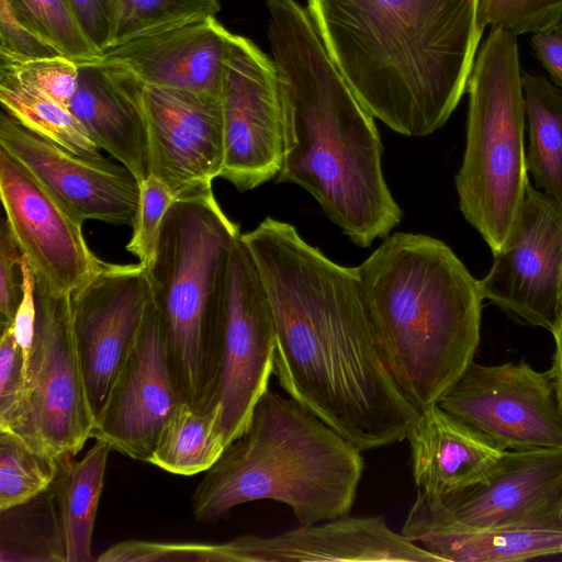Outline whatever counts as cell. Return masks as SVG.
Segmentation results:
<instances>
[{
	"instance_id": "603a6c76",
	"label": "cell",
	"mask_w": 562,
	"mask_h": 562,
	"mask_svg": "<svg viewBox=\"0 0 562 562\" xmlns=\"http://www.w3.org/2000/svg\"><path fill=\"white\" fill-rule=\"evenodd\" d=\"M412 541L442 562H514L562 553V527L527 525L429 530L416 535Z\"/></svg>"
},
{
	"instance_id": "d4e9b609",
	"label": "cell",
	"mask_w": 562,
	"mask_h": 562,
	"mask_svg": "<svg viewBox=\"0 0 562 562\" xmlns=\"http://www.w3.org/2000/svg\"><path fill=\"white\" fill-rule=\"evenodd\" d=\"M529 145L527 171L537 189L562 199V89L546 77L521 74Z\"/></svg>"
},
{
	"instance_id": "d6a6232c",
	"label": "cell",
	"mask_w": 562,
	"mask_h": 562,
	"mask_svg": "<svg viewBox=\"0 0 562 562\" xmlns=\"http://www.w3.org/2000/svg\"><path fill=\"white\" fill-rule=\"evenodd\" d=\"M61 55L40 31L20 0H0V58Z\"/></svg>"
},
{
	"instance_id": "44dd1931",
	"label": "cell",
	"mask_w": 562,
	"mask_h": 562,
	"mask_svg": "<svg viewBox=\"0 0 562 562\" xmlns=\"http://www.w3.org/2000/svg\"><path fill=\"white\" fill-rule=\"evenodd\" d=\"M78 66V87L68 109L100 149L142 182L150 176L146 85L124 68L94 59Z\"/></svg>"
},
{
	"instance_id": "74e56055",
	"label": "cell",
	"mask_w": 562,
	"mask_h": 562,
	"mask_svg": "<svg viewBox=\"0 0 562 562\" xmlns=\"http://www.w3.org/2000/svg\"><path fill=\"white\" fill-rule=\"evenodd\" d=\"M23 295L12 322L13 334L26 361L33 345L36 322L35 278L23 256Z\"/></svg>"
},
{
	"instance_id": "277c9868",
	"label": "cell",
	"mask_w": 562,
	"mask_h": 562,
	"mask_svg": "<svg viewBox=\"0 0 562 562\" xmlns=\"http://www.w3.org/2000/svg\"><path fill=\"white\" fill-rule=\"evenodd\" d=\"M357 268L382 359L418 411L437 404L474 361L483 295L442 240L395 233Z\"/></svg>"
},
{
	"instance_id": "ffe728a7",
	"label": "cell",
	"mask_w": 562,
	"mask_h": 562,
	"mask_svg": "<svg viewBox=\"0 0 562 562\" xmlns=\"http://www.w3.org/2000/svg\"><path fill=\"white\" fill-rule=\"evenodd\" d=\"M231 36L211 16L128 40L93 59L124 68L146 86L221 97Z\"/></svg>"
},
{
	"instance_id": "ab89813d",
	"label": "cell",
	"mask_w": 562,
	"mask_h": 562,
	"mask_svg": "<svg viewBox=\"0 0 562 562\" xmlns=\"http://www.w3.org/2000/svg\"><path fill=\"white\" fill-rule=\"evenodd\" d=\"M551 334L554 338L555 348L552 366L549 371L553 380L557 398L562 412V310L553 328L551 329Z\"/></svg>"
},
{
	"instance_id": "7402d4cb",
	"label": "cell",
	"mask_w": 562,
	"mask_h": 562,
	"mask_svg": "<svg viewBox=\"0 0 562 562\" xmlns=\"http://www.w3.org/2000/svg\"><path fill=\"white\" fill-rule=\"evenodd\" d=\"M406 439L418 492L435 501L481 483L504 453L438 404L419 413Z\"/></svg>"
},
{
	"instance_id": "9a60e30c",
	"label": "cell",
	"mask_w": 562,
	"mask_h": 562,
	"mask_svg": "<svg viewBox=\"0 0 562 562\" xmlns=\"http://www.w3.org/2000/svg\"><path fill=\"white\" fill-rule=\"evenodd\" d=\"M0 196L5 218L35 282L71 294L102 266L77 220L11 154L0 147Z\"/></svg>"
},
{
	"instance_id": "83f0119b",
	"label": "cell",
	"mask_w": 562,
	"mask_h": 562,
	"mask_svg": "<svg viewBox=\"0 0 562 562\" xmlns=\"http://www.w3.org/2000/svg\"><path fill=\"white\" fill-rule=\"evenodd\" d=\"M61 464L0 430V512L24 504L50 487Z\"/></svg>"
},
{
	"instance_id": "7a4b0ae2",
	"label": "cell",
	"mask_w": 562,
	"mask_h": 562,
	"mask_svg": "<svg viewBox=\"0 0 562 562\" xmlns=\"http://www.w3.org/2000/svg\"><path fill=\"white\" fill-rule=\"evenodd\" d=\"M268 40L283 122L279 182L306 190L359 247L401 223L403 212L382 170L373 116L335 65L307 11L268 0Z\"/></svg>"
},
{
	"instance_id": "5bb4252c",
	"label": "cell",
	"mask_w": 562,
	"mask_h": 562,
	"mask_svg": "<svg viewBox=\"0 0 562 562\" xmlns=\"http://www.w3.org/2000/svg\"><path fill=\"white\" fill-rule=\"evenodd\" d=\"M70 297L74 338L95 424L150 302L146 268L103 262Z\"/></svg>"
},
{
	"instance_id": "484cf974",
	"label": "cell",
	"mask_w": 562,
	"mask_h": 562,
	"mask_svg": "<svg viewBox=\"0 0 562 562\" xmlns=\"http://www.w3.org/2000/svg\"><path fill=\"white\" fill-rule=\"evenodd\" d=\"M225 448L220 406L198 411L181 402L165 424L148 462L190 476L209 470Z\"/></svg>"
},
{
	"instance_id": "1f68e13d",
	"label": "cell",
	"mask_w": 562,
	"mask_h": 562,
	"mask_svg": "<svg viewBox=\"0 0 562 562\" xmlns=\"http://www.w3.org/2000/svg\"><path fill=\"white\" fill-rule=\"evenodd\" d=\"M477 21L483 32L491 25L533 34L562 21V0H480Z\"/></svg>"
},
{
	"instance_id": "6da1fadb",
	"label": "cell",
	"mask_w": 562,
	"mask_h": 562,
	"mask_svg": "<svg viewBox=\"0 0 562 562\" xmlns=\"http://www.w3.org/2000/svg\"><path fill=\"white\" fill-rule=\"evenodd\" d=\"M241 239L271 306L281 389L361 451L406 439L419 413L382 359L357 268L272 217Z\"/></svg>"
},
{
	"instance_id": "ba28073f",
	"label": "cell",
	"mask_w": 562,
	"mask_h": 562,
	"mask_svg": "<svg viewBox=\"0 0 562 562\" xmlns=\"http://www.w3.org/2000/svg\"><path fill=\"white\" fill-rule=\"evenodd\" d=\"M70 295L52 293L35 282L36 322L26 361V396L11 430L60 464L72 460L94 428L74 338Z\"/></svg>"
},
{
	"instance_id": "f35d334b",
	"label": "cell",
	"mask_w": 562,
	"mask_h": 562,
	"mask_svg": "<svg viewBox=\"0 0 562 562\" xmlns=\"http://www.w3.org/2000/svg\"><path fill=\"white\" fill-rule=\"evenodd\" d=\"M535 55L562 89V21L531 36Z\"/></svg>"
},
{
	"instance_id": "cb8c5ba5",
	"label": "cell",
	"mask_w": 562,
	"mask_h": 562,
	"mask_svg": "<svg viewBox=\"0 0 562 562\" xmlns=\"http://www.w3.org/2000/svg\"><path fill=\"white\" fill-rule=\"evenodd\" d=\"M111 447L101 440L79 460L61 464L50 490L65 547V562L92 561L93 528Z\"/></svg>"
},
{
	"instance_id": "8992f818",
	"label": "cell",
	"mask_w": 562,
	"mask_h": 562,
	"mask_svg": "<svg viewBox=\"0 0 562 562\" xmlns=\"http://www.w3.org/2000/svg\"><path fill=\"white\" fill-rule=\"evenodd\" d=\"M240 235L212 190L176 199L145 267L177 387L198 411L210 406L217 387L229 261Z\"/></svg>"
},
{
	"instance_id": "e0dca14e",
	"label": "cell",
	"mask_w": 562,
	"mask_h": 562,
	"mask_svg": "<svg viewBox=\"0 0 562 562\" xmlns=\"http://www.w3.org/2000/svg\"><path fill=\"white\" fill-rule=\"evenodd\" d=\"M150 176L175 199L212 190L224 160L221 97L145 86Z\"/></svg>"
},
{
	"instance_id": "5b68a950",
	"label": "cell",
	"mask_w": 562,
	"mask_h": 562,
	"mask_svg": "<svg viewBox=\"0 0 562 562\" xmlns=\"http://www.w3.org/2000/svg\"><path fill=\"white\" fill-rule=\"evenodd\" d=\"M364 470L361 450L293 398L267 390L245 432L205 471L194 517L215 521L254 501L286 505L300 525L348 516Z\"/></svg>"
},
{
	"instance_id": "4316f807",
	"label": "cell",
	"mask_w": 562,
	"mask_h": 562,
	"mask_svg": "<svg viewBox=\"0 0 562 562\" xmlns=\"http://www.w3.org/2000/svg\"><path fill=\"white\" fill-rule=\"evenodd\" d=\"M0 101L8 114L32 131L75 154L102 157L100 147L67 106L4 72H0Z\"/></svg>"
},
{
	"instance_id": "f1b7e54d",
	"label": "cell",
	"mask_w": 562,
	"mask_h": 562,
	"mask_svg": "<svg viewBox=\"0 0 562 562\" xmlns=\"http://www.w3.org/2000/svg\"><path fill=\"white\" fill-rule=\"evenodd\" d=\"M220 10L218 0H119L112 46L215 16Z\"/></svg>"
},
{
	"instance_id": "8fae6325",
	"label": "cell",
	"mask_w": 562,
	"mask_h": 562,
	"mask_svg": "<svg viewBox=\"0 0 562 562\" xmlns=\"http://www.w3.org/2000/svg\"><path fill=\"white\" fill-rule=\"evenodd\" d=\"M224 160L220 177L239 191L278 176L283 122L277 70L254 42L232 33L221 92Z\"/></svg>"
},
{
	"instance_id": "d590c367",
	"label": "cell",
	"mask_w": 562,
	"mask_h": 562,
	"mask_svg": "<svg viewBox=\"0 0 562 562\" xmlns=\"http://www.w3.org/2000/svg\"><path fill=\"white\" fill-rule=\"evenodd\" d=\"M23 254L4 217L0 228L1 327L12 324L23 295Z\"/></svg>"
},
{
	"instance_id": "ac0fdd59",
	"label": "cell",
	"mask_w": 562,
	"mask_h": 562,
	"mask_svg": "<svg viewBox=\"0 0 562 562\" xmlns=\"http://www.w3.org/2000/svg\"><path fill=\"white\" fill-rule=\"evenodd\" d=\"M181 402L161 323L150 301L91 438L148 462L165 424Z\"/></svg>"
},
{
	"instance_id": "7c38bea8",
	"label": "cell",
	"mask_w": 562,
	"mask_h": 562,
	"mask_svg": "<svg viewBox=\"0 0 562 562\" xmlns=\"http://www.w3.org/2000/svg\"><path fill=\"white\" fill-rule=\"evenodd\" d=\"M276 329L254 258L236 239L229 261L223 361L209 407L221 408L226 447L247 429L273 374ZM207 407V408H209Z\"/></svg>"
},
{
	"instance_id": "d6986e66",
	"label": "cell",
	"mask_w": 562,
	"mask_h": 562,
	"mask_svg": "<svg viewBox=\"0 0 562 562\" xmlns=\"http://www.w3.org/2000/svg\"><path fill=\"white\" fill-rule=\"evenodd\" d=\"M224 562H442L394 531L382 516H345L273 536H240L223 543Z\"/></svg>"
},
{
	"instance_id": "2e32d148",
	"label": "cell",
	"mask_w": 562,
	"mask_h": 562,
	"mask_svg": "<svg viewBox=\"0 0 562 562\" xmlns=\"http://www.w3.org/2000/svg\"><path fill=\"white\" fill-rule=\"evenodd\" d=\"M0 147L18 159L77 220L134 225L140 182L121 162L75 154L4 113Z\"/></svg>"
},
{
	"instance_id": "e575fe53",
	"label": "cell",
	"mask_w": 562,
	"mask_h": 562,
	"mask_svg": "<svg viewBox=\"0 0 562 562\" xmlns=\"http://www.w3.org/2000/svg\"><path fill=\"white\" fill-rule=\"evenodd\" d=\"M0 430H13L26 396V358L18 345L12 324L1 327Z\"/></svg>"
},
{
	"instance_id": "836d02e7",
	"label": "cell",
	"mask_w": 562,
	"mask_h": 562,
	"mask_svg": "<svg viewBox=\"0 0 562 562\" xmlns=\"http://www.w3.org/2000/svg\"><path fill=\"white\" fill-rule=\"evenodd\" d=\"M175 200L169 189L157 178L149 176L140 182L138 211L126 249L144 267L154 257L164 216Z\"/></svg>"
},
{
	"instance_id": "3957f363",
	"label": "cell",
	"mask_w": 562,
	"mask_h": 562,
	"mask_svg": "<svg viewBox=\"0 0 562 562\" xmlns=\"http://www.w3.org/2000/svg\"><path fill=\"white\" fill-rule=\"evenodd\" d=\"M480 0H307L335 65L370 114L405 136L450 117L483 35Z\"/></svg>"
},
{
	"instance_id": "4dcf8cb0",
	"label": "cell",
	"mask_w": 562,
	"mask_h": 562,
	"mask_svg": "<svg viewBox=\"0 0 562 562\" xmlns=\"http://www.w3.org/2000/svg\"><path fill=\"white\" fill-rule=\"evenodd\" d=\"M0 72L34 88L68 108L79 80L78 63L64 56L0 58Z\"/></svg>"
},
{
	"instance_id": "4fadbf2b",
	"label": "cell",
	"mask_w": 562,
	"mask_h": 562,
	"mask_svg": "<svg viewBox=\"0 0 562 562\" xmlns=\"http://www.w3.org/2000/svg\"><path fill=\"white\" fill-rule=\"evenodd\" d=\"M493 256L479 280L483 299L551 331L562 310V199L528 182L517 220Z\"/></svg>"
},
{
	"instance_id": "f546056e",
	"label": "cell",
	"mask_w": 562,
	"mask_h": 562,
	"mask_svg": "<svg viewBox=\"0 0 562 562\" xmlns=\"http://www.w3.org/2000/svg\"><path fill=\"white\" fill-rule=\"evenodd\" d=\"M40 31L59 50L77 63L99 56L83 32L70 0H20Z\"/></svg>"
},
{
	"instance_id": "30bf717a",
	"label": "cell",
	"mask_w": 562,
	"mask_h": 562,
	"mask_svg": "<svg viewBox=\"0 0 562 562\" xmlns=\"http://www.w3.org/2000/svg\"><path fill=\"white\" fill-rule=\"evenodd\" d=\"M437 404L503 451L562 448L551 373L526 361H472Z\"/></svg>"
},
{
	"instance_id": "8d00e7d4",
	"label": "cell",
	"mask_w": 562,
	"mask_h": 562,
	"mask_svg": "<svg viewBox=\"0 0 562 562\" xmlns=\"http://www.w3.org/2000/svg\"><path fill=\"white\" fill-rule=\"evenodd\" d=\"M80 25L99 55L112 46L119 0H70Z\"/></svg>"
},
{
	"instance_id": "52a82bcc",
	"label": "cell",
	"mask_w": 562,
	"mask_h": 562,
	"mask_svg": "<svg viewBox=\"0 0 562 562\" xmlns=\"http://www.w3.org/2000/svg\"><path fill=\"white\" fill-rule=\"evenodd\" d=\"M467 91L469 110L459 206L492 252L505 244L529 182L525 99L517 35L493 27L477 53Z\"/></svg>"
},
{
	"instance_id": "9c48e42d",
	"label": "cell",
	"mask_w": 562,
	"mask_h": 562,
	"mask_svg": "<svg viewBox=\"0 0 562 562\" xmlns=\"http://www.w3.org/2000/svg\"><path fill=\"white\" fill-rule=\"evenodd\" d=\"M527 525L562 527V448L504 451L485 480L445 499L418 492L401 533Z\"/></svg>"
}]
</instances>
